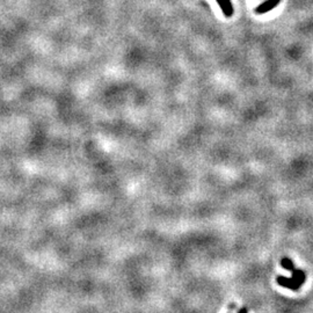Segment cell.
I'll return each instance as SVG.
<instances>
[{"mask_svg":"<svg viewBox=\"0 0 313 313\" xmlns=\"http://www.w3.org/2000/svg\"><path fill=\"white\" fill-rule=\"evenodd\" d=\"M281 266L284 268V269L290 271L291 276L290 277L277 276L276 282L279 283V285H281L283 288L290 289L292 291L299 290V289L303 287L304 283H305V280H306L305 271L302 269H297V268L295 267L294 262H292V260H290L289 258L282 259Z\"/></svg>","mask_w":313,"mask_h":313,"instance_id":"1","label":"cell"},{"mask_svg":"<svg viewBox=\"0 0 313 313\" xmlns=\"http://www.w3.org/2000/svg\"><path fill=\"white\" fill-rule=\"evenodd\" d=\"M279 2L280 0H268V1L264 2V4H261L258 8H256V13L258 14L267 13V12H269L273 10V8H275L276 6L279 5Z\"/></svg>","mask_w":313,"mask_h":313,"instance_id":"2","label":"cell"},{"mask_svg":"<svg viewBox=\"0 0 313 313\" xmlns=\"http://www.w3.org/2000/svg\"><path fill=\"white\" fill-rule=\"evenodd\" d=\"M217 2H218V5L220 6V8H222L223 13L225 14V16L230 17L232 14H233V7H232L231 1H230V0H217Z\"/></svg>","mask_w":313,"mask_h":313,"instance_id":"3","label":"cell"},{"mask_svg":"<svg viewBox=\"0 0 313 313\" xmlns=\"http://www.w3.org/2000/svg\"><path fill=\"white\" fill-rule=\"evenodd\" d=\"M239 313H247V309H243Z\"/></svg>","mask_w":313,"mask_h":313,"instance_id":"4","label":"cell"}]
</instances>
